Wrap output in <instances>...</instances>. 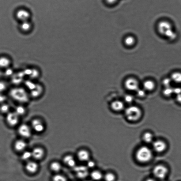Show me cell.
Returning a JSON list of instances; mask_svg holds the SVG:
<instances>
[{"label":"cell","instance_id":"37","mask_svg":"<svg viewBox=\"0 0 181 181\" xmlns=\"http://www.w3.org/2000/svg\"><path fill=\"white\" fill-rule=\"evenodd\" d=\"M134 98L133 96L130 95H127L125 97V102L128 104L132 103L133 101Z\"/></svg>","mask_w":181,"mask_h":181},{"label":"cell","instance_id":"5","mask_svg":"<svg viewBox=\"0 0 181 181\" xmlns=\"http://www.w3.org/2000/svg\"><path fill=\"white\" fill-rule=\"evenodd\" d=\"M125 85L127 90L130 91H136L139 88L138 81L134 78H129L126 80Z\"/></svg>","mask_w":181,"mask_h":181},{"label":"cell","instance_id":"16","mask_svg":"<svg viewBox=\"0 0 181 181\" xmlns=\"http://www.w3.org/2000/svg\"><path fill=\"white\" fill-rule=\"evenodd\" d=\"M31 153L32 157L37 160L42 159L44 155V151L40 148H34Z\"/></svg>","mask_w":181,"mask_h":181},{"label":"cell","instance_id":"25","mask_svg":"<svg viewBox=\"0 0 181 181\" xmlns=\"http://www.w3.org/2000/svg\"><path fill=\"white\" fill-rule=\"evenodd\" d=\"M143 141L146 143H150L152 142L153 140V134L149 132H146L143 136Z\"/></svg>","mask_w":181,"mask_h":181},{"label":"cell","instance_id":"21","mask_svg":"<svg viewBox=\"0 0 181 181\" xmlns=\"http://www.w3.org/2000/svg\"><path fill=\"white\" fill-rule=\"evenodd\" d=\"M15 148L17 151H22L25 149L26 146V143L22 140H19L16 141L15 144Z\"/></svg>","mask_w":181,"mask_h":181},{"label":"cell","instance_id":"36","mask_svg":"<svg viewBox=\"0 0 181 181\" xmlns=\"http://www.w3.org/2000/svg\"><path fill=\"white\" fill-rule=\"evenodd\" d=\"M10 109V107L7 104L2 105L1 107V110L2 112L4 113H7Z\"/></svg>","mask_w":181,"mask_h":181},{"label":"cell","instance_id":"38","mask_svg":"<svg viewBox=\"0 0 181 181\" xmlns=\"http://www.w3.org/2000/svg\"><path fill=\"white\" fill-rule=\"evenodd\" d=\"M87 167L90 168H92L95 166L96 164L95 162L89 160L87 162Z\"/></svg>","mask_w":181,"mask_h":181},{"label":"cell","instance_id":"12","mask_svg":"<svg viewBox=\"0 0 181 181\" xmlns=\"http://www.w3.org/2000/svg\"><path fill=\"white\" fill-rule=\"evenodd\" d=\"M77 157L80 161L88 162L90 160V154L88 151L82 149L77 152Z\"/></svg>","mask_w":181,"mask_h":181},{"label":"cell","instance_id":"18","mask_svg":"<svg viewBox=\"0 0 181 181\" xmlns=\"http://www.w3.org/2000/svg\"><path fill=\"white\" fill-rule=\"evenodd\" d=\"M26 168L29 172L33 173L36 172L38 169V165L36 162L30 161L27 163Z\"/></svg>","mask_w":181,"mask_h":181},{"label":"cell","instance_id":"26","mask_svg":"<svg viewBox=\"0 0 181 181\" xmlns=\"http://www.w3.org/2000/svg\"><path fill=\"white\" fill-rule=\"evenodd\" d=\"M50 168L51 170L55 172H58L61 169V164L58 162H54L52 163L50 165Z\"/></svg>","mask_w":181,"mask_h":181},{"label":"cell","instance_id":"32","mask_svg":"<svg viewBox=\"0 0 181 181\" xmlns=\"http://www.w3.org/2000/svg\"><path fill=\"white\" fill-rule=\"evenodd\" d=\"M32 157L31 152L29 151H26L23 153L21 158L23 160H28Z\"/></svg>","mask_w":181,"mask_h":181},{"label":"cell","instance_id":"34","mask_svg":"<svg viewBox=\"0 0 181 181\" xmlns=\"http://www.w3.org/2000/svg\"><path fill=\"white\" fill-rule=\"evenodd\" d=\"M8 88L7 84L5 82L0 81V93L6 91Z\"/></svg>","mask_w":181,"mask_h":181},{"label":"cell","instance_id":"27","mask_svg":"<svg viewBox=\"0 0 181 181\" xmlns=\"http://www.w3.org/2000/svg\"><path fill=\"white\" fill-rule=\"evenodd\" d=\"M125 44L128 46H132L135 43V38L132 36H128L124 40Z\"/></svg>","mask_w":181,"mask_h":181},{"label":"cell","instance_id":"31","mask_svg":"<svg viewBox=\"0 0 181 181\" xmlns=\"http://www.w3.org/2000/svg\"><path fill=\"white\" fill-rule=\"evenodd\" d=\"M52 181H67V180L65 176L61 175H56L53 177Z\"/></svg>","mask_w":181,"mask_h":181},{"label":"cell","instance_id":"11","mask_svg":"<svg viewBox=\"0 0 181 181\" xmlns=\"http://www.w3.org/2000/svg\"><path fill=\"white\" fill-rule=\"evenodd\" d=\"M143 89L146 92H153L156 88V84L153 80L148 79L143 82Z\"/></svg>","mask_w":181,"mask_h":181},{"label":"cell","instance_id":"3","mask_svg":"<svg viewBox=\"0 0 181 181\" xmlns=\"http://www.w3.org/2000/svg\"><path fill=\"white\" fill-rule=\"evenodd\" d=\"M125 115L126 118L129 121H136L141 118L142 111L139 107L133 105L126 109Z\"/></svg>","mask_w":181,"mask_h":181},{"label":"cell","instance_id":"15","mask_svg":"<svg viewBox=\"0 0 181 181\" xmlns=\"http://www.w3.org/2000/svg\"><path fill=\"white\" fill-rule=\"evenodd\" d=\"M124 104L120 100H115L111 104V108L115 111H120L124 108Z\"/></svg>","mask_w":181,"mask_h":181},{"label":"cell","instance_id":"41","mask_svg":"<svg viewBox=\"0 0 181 181\" xmlns=\"http://www.w3.org/2000/svg\"><path fill=\"white\" fill-rule=\"evenodd\" d=\"M145 181H156V180L153 178H149L146 179Z\"/></svg>","mask_w":181,"mask_h":181},{"label":"cell","instance_id":"20","mask_svg":"<svg viewBox=\"0 0 181 181\" xmlns=\"http://www.w3.org/2000/svg\"><path fill=\"white\" fill-rule=\"evenodd\" d=\"M162 94L166 98H169L174 96V88L172 86L164 88Z\"/></svg>","mask_w":181,"mask_h":181},{"label":"cell","instance_id":"9","mask_svg":"<svg viewBox=\"0 0 181 181\" xmlns=\"http://www.w3.org/2000/svg\"><path fill=\"white\" fill-rule=\"evenodd\" d=\"M29 13L25 9H20L16 13V17L18 20L22 22L27 21L30 17Z\"/></svg>","mask_w":181,"mask_h":181},{"label":"cell","instance_id":"24","mask_svg":"<svg viewBox=\"0 0 181 181\" xmlns=\"http://www.w3.org/2000/svg\"><path fill=\"white\" fill-rule=\"evenodd\" d=\"M20 27L22 31L28 32L31 29L32 25L28 21H27L22 22L20 25Z\"/></svg>","mask_w":181,"mask_h":181},{"label":"cell","instance_id":"40","mask_svg":"<svg viewBox=\"0 0 181 181\" xmlns=\"http://www.w3.org/2000/svg\"><path fill=\"white\" fill-rule=\"evenodd\" d=\"M107 3L110 4H113L115 3L118 0H105Z\"/></svg>","mask_w":181,"mask_h":181},{"label":"cell","instance_id":"42","mask_svg":"<svg viewBox=\"0 0 181 181\" xmlns=\"http://www.w3.org/2000/svg\"><path fill=\"white\" fill-rule=\"evenodd\" d=\"M161 181H164V180H161Z\"/></svg>","mask_w":181,"mask_h":181},{"label":"cell","instance_id":"22","mask_svg":"<svg viewBox=\"0 0 181 181\" xmlns=\"http://www.w3.org/2000/svg\"><path fill=\"white\" fill-rule=\"evenodd\" d=\"M174 96H175L176 101L181 104V87H177L174 88Z\"/></svg>","mask_w":181,"mask_h":181},{"label":"cell","instance_id":"13","mask_svg":"<svg viewBox=\"0 0 181 181\" xmlns=\"http://www.w3.org/2000/svg\"><path fill=\"white\" fill-rule=\"evenodd\" d=\"M12 61L9 57L3 56L0 57V68L6 69L10 67Z\"/></svg>","mask_w":181,"mask_h":181},{"label":"cell","instance_id":"28","mask_svg":"<svg viewBox=\"0 0 181 181\" xmlns=\"http://www.w3.org/2000/svg\"><path fill=\"white\" fill-rule=\"evenodd\" d=\"M26 112V109L25 107L22 105H19L15 109V113L18 116L22 115H24Z\"/></svg>","mask_w":181,"mask_h":181},{"label":"cell","instance_id":"2","mask_svg":"<svg viewBox=\"0 0 181 181\" xmlns=\"http://www.w3.org/2000/svg\"><path fill=\"white\" fill-rule=\"evenodd\" d=\"M153 153L149 148L145 146H141L137 150L136 157L138 162L144 163L149 161L152 159Z\"/></svg>","mask_w":181,"mask_h":181},{"label":"cell","instance_id":"8","mask_svg":"<svg viewBox=\"0 0 181 181\" xmlns=\"http://www.w3.org/2000/svg\"><path fill=\"white\" fill-rule=\"evenodd\" d=\"M6 121L11 126H15L19 122V116L15 112L8 113L6 116Z\"/></svg>","mask_w":181,"mask_h":181},{"label":"cell","instance_id":"6","mask_svg":"<svg viewBox=\"0 0 181 181\" xmlns=\"http://www.w3.org/2000/svg\"><path fill=\"white\" fill-rule=\"evenodd\" d=\"M74 168L75 173L78 178L83 179L88 176L89 171L87 167L81 166L75 167Z\"/></svg>","mask_w":181,"mask_h":181},{"label":"cell","instance_id":"14","mask_svg":"<svg viewBox=\"0 0 181 181\" xmlns=\"http://www.w3.org/2000/svg\"><path fill=\"white\" fill-rule=\"evenodd\" d=\"M32 125L33 129L36 132H41L44 130V126L38 119H34L32 122Z\"/></svg>","mask_w":181,"mask_h":181},{"label":"cell","instance_id":"35","mask_svg":"<svg viewBox=\"0 0 181 181\" xmlns=\"http://www.w3.org/2000/svg\"><path fill=\"white\" fill-rule=\"evenodd\" d=\"M39 72L38 70H36L35 69H33L31 70V72L30 76L31 77L33 78H37L40 75Z\"/></svg>","mask_w":181,"mask_h":181},{"label":"cell","instance_id":"1","mask_svg":"<svg viewBox=\"0 0 181 181\" xmlns=\"http://www.w3.org/2000/svg\"><path fill=\"white\" fill-rule=\"evenodd\" d=\"M157 29L158 32L169 40H174L177 37V34L174 31L172 25L168 21H160L158 23Z\"/></svg>","mask_w":181,"mask_h":181},{"label":"cell","instance_id":"10","mask_svg":"<svg viewBox=\"0 0 181 181\" xmlns=\"http://www.w3.org/2000/svg\"><path fill=\"white\" fill-rule=\"evenodd\" d=\"M166 146L165 143L162 141H156L153 142V149L157 153L164 152L166 149Z\"/></svg>","mask_w":181,"mask_h":181},{"label":"cell","instance_id":"29","mask_svg":"<svg viewBox=\"0 0 181 181\" xmlns=\"http://www.w3.org/2000/svg\"><path fill=\"white\" fill-rule=\"evenodd\" d=\"M173 83L170 77L164 78L162 81V84L164 88L172 86V84Z\"/></svg>","mask_w":181,"mask_h":181},{"label":"cell","instance_id":"4","mask_svg":"<svg viewBox=\"0 0 181 181\" xmlns=\"http://www.w3.org/2000/svg\"><path fill=\"white\" fill-rule=\"evenodd\" d=\"M168 169L165 166L159 165L154 167L153 169V174L158 179L164 180L168 173Z\"/></svg>","mask_w":181,"mask_h":181},{"label":"cell","instance_id":"19","mask_svg":"<svg viewBox=\"0 0 181 181\" xmlns=\"http://www.w3.org/2000/svg\"><path fill=\"white\" fill-rule=\"evenodd\" d=\"M63 161L67 166L71 167H74L76 166V161L73 156L68 155L64 158Z\"/></svg>","mask_w":181,"mask_h":181},{"label":"cell","instance_id":"33","mask_svg":"<svg viewBox=\"0 0 181 181\" xmlns=\"http://www.w3.org/2000/svg\"><path fill=\"white\" fill-rule=\"evenodd\" d=\"M137 95L138 97L144 98L145 97L146 92L143 89H139L136 91Z\"/></svg>","mask_w":181,"mask_h":181},{"label":"cell","instance_id":"30","mask_svg":"<svg viewBox=\"0 0 181 181\" xmlns=\"http://www.w3.org/2000/svg\"><path fill=\"white\" fill-rule=\"evenodd\" d=\"M104 178L105 181H115L116 176L113 173L110 172L105 174Z\"/></svg>","mask_w":181,"mask_h":181},{"label":"cell","instance_id":"17","mask_svg":"<svg viewBox=\"0 0 181 181\" xmlns=\"http://www.w3.org/2000/svg\"><path fill=\"white\" fill-rule=\"evenodd\" d=\"M170 78L173 83L177 84H181V72L175 71L172 73Z\"/></svg>","mask_w":181,"mask_h":181},{"label":"cell","instance_id":"39","mask_svg":"<svg viewBox=\"0 0 181 181\" xmlns=\"http://www.w3.org/2000/svg\"><path fill=\"white\" fill-rule=\"evenodd\" d=\"M6 100V97L5 95L0 94V103H3Z\"/></svg>","mask_w":181,"mask_h":181},{"label":"cell","instance_id":"23","mask_svg":"<svg viewBox=\"0 0 181 181\" xmlns=\"http://www.w3.org/2000/svg\"><path fill=\"white\" fill-rule=\"evenodd\" d=\"M90 175L92 179L95 181H100L103 178L102 173L98 171H94L92 172Z\"/></svg>","mask_w":181,"mask_h":181},{"label":"cell","instance_id":"43","mask_svg":"<svg viewBox=\"0 0 181 181\" xmlns=\"http://www.w3.org/2000/svg\"><path fill=\"white\" fill-rule=\"evenodd\" d=\"M89 181V180H86V181Z\"/></svg>","mask_w":181,"mask_h":181},{"label":"cell","instance_id":"7","mask_svg":"<svg viewBox=\"0 0 181 181\" xmlns=\"http://www.w3.org/2000/svg\"><path fill=\"white\" fill-rule=\"evenodd\" d=\"M18 132L21 136L25 138H29L32 134L30 128L26 124L21 125L18 129Z\"/></svg>","mask_w":181,"mask_h":181}]
</instances>
